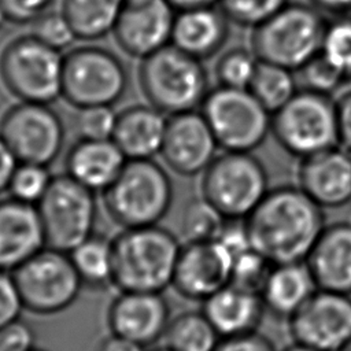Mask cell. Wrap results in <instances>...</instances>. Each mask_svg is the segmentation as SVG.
I'll list each match as a JSON object with an SVG mask.
<instances>
[{"label":"cell","mask_w":351,"mask_h":351,"mask_svg":"<svg viewBox=\"0 0 351 351\" xmlns=\"http://www.w3.org/2000/svg\"><path fill=\"white\" fill-rule=\"evenodd\" d=\"M165 339L174 351H214L221 336L203 311H185L169 322Z\"/></svg>","instance_id":"obj_28"},{"label":"cell","mask_w":351,"mask_h":351,"mask_svg":"<svg viewBox=\"0 0 351 351\" xmlns=\"http://www.w3.org/2000/svg\"><path fill=\"white\" fill-rule=\"evenodd\" d=\"M30 351H37V350H34V348H33V350H30Z\"/></svg>","instance_id":"obj_53"},{"label":"cell","mask_w":351,"mask_h":351,"mask_svg":"<svg viewBox=\"0 0 351 351\" xmlns=\"http://www.w3.org/2000/svg\"><path fill=\"white\" fill-rule=\"evenodd\" d=\"M115 122L117 115L111 107L80 108V114L77 117V130L81 138H111Z\"/></svg>","instance_id":"obj_39"},{"label":"cell","mask_w":351,"mask_h":351,"mask_svg":"<svg viewBox=\"0 0 351 351\" xmlns=\"http://www.w3.org/2000/svg\"><path fill=\"white\" fill-rule=\"evenodd\" d=\"M167 1L177 11L218 5V0H167Z\"/></svg>","instance_id":"obj_48"},{"label":"cell","mask_w":351,"mask_h":351,"mask_svg":"<svg viewBox=\"0 0 351 351\" xmlns=\"http://www.w3.org/2000/svg\"><path fill=\"white\" fill-rule=\"evenodd\" d=\"M269 189L266 167L252 152L223 151L203 171L202 196L225 218L245 219Z\"/></svg>","instance_id":"obj_7"},{"label":"cell","mask_w":351,"mask_h":351,"mask_svg":"<svg viewBox=\"0 0 351 351\" xmlns=\"http://www.w3.org/2000/svg\"><path fill=\"white\" fill-rule=\"evenodd\" d=\"M281 351H319V350L313 348V347L306 346V344H302V343H296V341H293L291 346L285 347V348H284V350H281Z\"/></svg>","instance_id":"obj_49"},{"label":"cell","mask_w":351,"mask_h":351,"mask_svg":"<svg viewBox=\"0 0 351 351\" xmlns=\"http://www.w3.org/2000/svg\"><path fill=\"white\" fill-rule=\"evenodd\" d=\"M203 313L222 337L256 332L266 311L261 293L228 284L203 300Z\"/></svg>","instance_id":"obj_22"},{"label":"cell","mask_w":351,"mask_h":351,"mask_svg":"<svg viewBox=\"0 0 351 351\" xmlns=\"http://www.w3.org/2000/svg\"><path fill=\"white\" fill-rule=\"evenodd\" d=\"M7 19V16H5V14H4V11H3V8H1V5H0V26L3 25V22Z\"/></svg>","instance_id":"obj_51"},{"label":"cell","mask_w":351,"mask_h":351,"mask_svg":"<svg viewBox=\"0 0 351 351\" xmlns=\"http://www.w3.org/2000/svg\"><path fill=\"white\" fill-rule=\"evenodd\" d=\"M299 89L332 96L350 80L337 70L321 52L295 71Z\"/></svg>","instance_id":"obj_34"},{"label":"cell","mask_w":351,"mask_h":351,"mask_svg":"<svg viewBox=\"0 0 351 351\" xmlns=\"http://www.w3.org/2000/svg\"><path fill=\"white\" fill-rule=\"evenodd\" d=\"M202 114L223 151L252 152L271 133V112L250 89L218 85L204 99Z\"/></svg>","instance_id":"obj_9"},{"label":"cell","mask_w":351,"mask_h":351,"mask_svg":"<svg viewBox=\"0 0 351 351\" xmlns=\"http://www.w3.org/2000/svg\"><path fill=\"white\" fill-rule=\"evenodd\" d=\"M271 134L285 152L298 159L337 145L336 100L329 95L299 89L271 114Z\"/></svg>","instance_id":"obj_6"},{"label":"cell","mask_w":351,"mask_h":351,"mask_svg":"<svg viewBox=\"0 0 351 351\" xmlns=\"http://www.w3.org/2000/svg\"><path fill=\"white\" fill-rule=\"evenodd\" d=\"M152 351H174V350H171L170 347H160V348H156V350H152Z\"/></svg>","instance_id":"obj_52"},{"label":"cell","mask_w":351,"mask_h":351,"mask_svg":"<svg viewBox=\"0 0 351 351\" xmlns=\"http://www.w3.org/2000/svg\"><path fill=\"white\" fill-rule=\"evenodd\" d=\"M322 210L298 185L270 188L244 219L251 247L273 265L304 262L325 228Z\"/></svg>","instance_id":"obj_1"},{"label":"cell","mask_w":351,"mask_h":351,"mask_svg":"<svg viewBox=\"0 0 351 351\" xmlns=\"http://www.w3.org/2000/svg\"><path fill=\"white\" fill-rule=\"evenodd\" d=\"M47 247L70 252L93 234L96 202L93 192L69 174L52 177L37 203Z\"/></svg>","instance_id":"obj_11"},{"label":"cell","mask_w":351,"mask_h":351,"mask_svg":"<svg viewBox=\"0 0 351 351\" xmlns=\"http://www.w3.org/2000/svg\"><path fill=\"white\" fill-rule=\"evenodd\" d=\"M125 163L126 156L112 138H80L67 154L66 170L71 178L92 192H104Z\"/></svg>","instance_id":"obj_23"},{"label":"cell","mask_w":351,"mask_h":351,"mask_svg":"<svg viewBox=\"0 0 351 351\" xmlns=\"http://www.w3.org/2000/svg\"><path fill=\"white\" fill-rule=\"evenodd\" d=\"M324 14L348 15L351 14V0H307Z\"/></svg>","instance_id":"obj_47"},{"label":"cell","mask_w":351,"mask_h":351,"mask_svg":"<svg viewBox=\"0 0 351 351\" xmlns=\"http://www.w3.org/2000/svg\"><path fill=\"white\" fill-rule=\"evenodd\" d=\"M97 351H144V347L132 340L111 333L100 341Z\"/></svg>","instance_id":"obj_46"},{"label":"cell","mask_w":351,"mask_h":351,"mask_svg":"<svg viewBox=\"0 0 351 351\" xmlns=\"http://www.w3.org/2000/svg\"><path fill=\"white\" fill-rule=\"evenodd\" d=\"M288 3L289 0H218V7L229 22L254 29Z\"/></svg>","instance_id":"obj_35"},{"label":"cell","mask_w":351,"mask_h":351,"mask_svg":"<svg viewBox=\"0 0 351 351\" xmlns=\"http://www.w3.org/2000/svg\"><path fill=\"white\" fill-rule=\"evenodd\" d=\"M321 53L351 80V15H336L328 21Z\"/></svg>","instance_id":"obj_33"},{"label":"cell","mask_w":351,"mask_h":351,"mask_svg":"<svg viewBox=\"0 0 351 351\" xmlns=\"http://www.w3.org/2000/svg\"><path fill=\"white\" fill-rule=\"evenodd\" d=\"M123 1H129V0H123Z\"/></svg>","instance_id":"obj_54"},{"label":"cell","mask_w":351,"mask_h":351,"mask_svg":"<svg viewBox=\"0 0 351 351\" xmlns=\"http://www.w3.org/2000/svg\"><path fill=\"white\" fill-rule=\"evenodd\" d=\"M180 251L165 228H125L112 240V284L121 291L162 292L173 284Z\"/></svg>","instance_id":"obj_2"},{"label":"cell","mask_w":351,"mask_h":351,"mask_svg":"<svg viewBox=\"0 0 351 351\" xmlns=\"http://www.w3.org/2000/svg\"><path fill=\"white\" fill-rule=\"evenodd\" d=\"M228 36L229 19L219 7H200L176 14L173 45L196 59H207L217 53Z\"/></svg>","instance_id":"obj_24"},{"label":"cell","mask_w":351,"mask_h":351,"mask_svg":"<svg viewBox=\"0 0 351 351\" xmlns=\"http://www.w3.org/2000/svg\"><path fill=\"white\" fill-rule=\"evenodd\" d=\"M33 348V332L19 319L0 332V351H30Z\"/></svg>","instance_id":"obj_43"},{"label":"cell","mask_w":351,"mask_h":351,"mask_svg":"<svg viewBox=\"0 0 351 351\" xmlns=\"http://www.w3.org/2000/svg\"><path fill=\"white\" fill-rule=\"evenodd\" d=\"M167 119L156 107L132 106L117 115L114 143L129 159H151L160 152Z\"/></svg>","instance_id":"obj_25"},{"label":"cell","mask_w":351,"mask_h":351,"mask_svg":"<svg viewBox=\"0 0 351 351\" xmlns=\"http://www.w3.org/2000/svg\"><path fill=\"white\" fill-rule=\"evenodd\" d=\"M44 44L62 51L77 38L63 12H45L33 22V33Z\"/></svg>","instance_id":"obj_38"},{"label":"cell","mask_w":351,"mask_h":351,"mask_svg":"<svg viewBox=\"0 0 351 351\" xmlns=\"http://www.w3.org/2000/svg\"><path fill=\"white\" fill-rule=\"evenodd\" d=\"M218 143L204 115L188 111L167 119L160 154L166 165L178 174L203 173L217 156Z\"/></svg>","instance_id":"obj_17"},{"label":"cell","mask_w":351,"mask_h":351,"mask_svg":"<svg viewBox=\"0 0 351 351\" xmlns=\"http://www.w3.org/2000/svg\"><path fill=\"white\" fill-rule=\"evenodd\" d=\"M0 136L18 162L48 166L63 148L64 125L48 104L21 101L3 114Z\"/></svg>","instance_id":"obj_13"},{"label":"cell","mask_w":351,"mask_h":351,"mask_svg":"<svg viewBox=\"0 0 351 351\" xmlns=\"http://www.w3.org/2000/svg\"><path fill=\"white\" fill-rule=\"evenodd\" d=\"M25 308L12 274L0 270V332L19 319Z\"/></svg>","instance_id":"obj_40"},{"label":"cell","mask_w":351,"mask_h":351,"mask_svg":"<svg viewBox=\"0 0 351 351\" xmlns=\"http://www.w3.org/2000/svg\"><path fill=\"white\" fill-rule=\"evenodd\" d=\"M44 247L37 204L12 196L0 200V270H15Z\"/></svg>","instance_id":"obj_20"},{"label":"cell","mask_w":351,"mask_h":351,"mask_svg":"<svg viewBox=\"0 0 351 351\" xmlns=\"http://www.w3.org/2000/svg\"><path fill=\"white\" fill-rule=\"evenodd\" d=\"M248 89L273 114L293 97L299 84L293 70L259 60Z\"/></svg>","instance_id":"obj_30"},{"label":"cell","mask_w":351,"mask_h":351,"mask_svg":"<svg viewBox=\"0 0 351 351\" xmlns=\"http://www.w3.org/2000/svg\"><path fill=\"white\" fill-rule=\"evenodd\" d=\"M226 218L203 196L188 202L182 210L180 228L188 243L217 240Z\"/></svg>","instance_id":"obj_31"},{"label":"cell","mask_w":351,"mask_h":351,"mask_svg":"<svg viewBox=\"0 0 351 351\" xmlns=\"http://www.w3.org/2000/svg\"><path fill=\"white\" fill-rule=\"evenodd\" d=\"M233 255L218 240L195 241L181 247L173 285L185 298L206 300L230 284Z\"/></svg>","instance_id":"obj_15"},{"label":"cell","mask_w":351,"mask_h":351,"mask_svg":"<svg viewBox=\"0 0 351 351\" xmlns=\"http://www.w3.org/2000/svg\"><path fill=\"white\" fill-rule=\"evenodd\" d=\"M296 343L340 351L351 337V295L317 289L288 319Z\"/></svg>","instance_id":"obj_14"},{"label":"cell","mask_w":351,"mask_h":351,"mask_svg":"<svg viewBox=\"0 0 351 351\" xmlns=\"http://www.w3.org/2000/svg\"><path fill=\"white\" fill-rule=\"evenodd\" d=\"M16 166L18 159L0 136V193L8 189Z\"/></svg>","instance_id":"obj_45"},{"label":"cell","mask_w":351,"mask_h":351,"mask_svg":"<svg viewBox=\"0 0 351 351\" xmlns=\"http://www.w3.org/2000/svg\"><path fill=\"white\" fill-rule=\"evenodd\" d=\"M12 277L25 308L55 314L67 308L84 284L69 252L44 247L15 270Z\"/></svg>","instance_id":"obj_12"},{"label":"cell","mask_w":351,"mask_h":351,"mask_svg":"<svg viewBox=\"0 0 351 351\" xmlns=\"http://www.w3.org/2000/svg\"><path fill=\"white\" fill-rule=\"evenodd\" d=\"M128 84L125 64L106 48L78 47L63 58L62 95L77 108L112 107L123 97Z\"/></svg>","instance_id":"obj_10"},{"label":"cell","mask_w":351,"mask_h":351,"mask_svg":"<svg viewBox=\"0 0 351 351\" xmlns=\"http://www.w3.org/2000/svg\"><path fill=\"white\" fill-rule=\"evenodd\" d=\"M304 262L318 289L351 295V223L325 225Z\"/></svg>","instance_id":"obj_21"},{"label":"cell","mask_w":351,"mask_h":351,"mask_svg":"<svg viewBox=\"0 0 351 351\" xmlns=\"http://www.w3.org/2000/svg\"><path fill=\"white\" fill-rule=\"evenodd\" d=\"M52 0H0L7 19L15 23L34 22L47 12Z\"/></svg>","instance_id":"obj_41"},{"label":"cell","mask_w":351,"mask_h":351,"mask_svg":"<svg viewBox=\"0 0 351 351\" xmlns=\"http://www.w3.org/2000/svg\"><path fill=\"white\" fill-rule=\"evenodd\" d=\"M271 267L273 263L270 261L250 248L234 258L230 282L243 289L261 293Z\"/></svg>","instance_id":"obj_37"},{"label":"cell","mask_w":351,"mask_h":351,"mask_svg":"<svg viewBox=\"0 0 351 351\" xmlns=\"http://www.w3.org/2000/svg\"><path fill=\"white\" fill-rule=\"evenodd\" d=\"M258 66L259 59L252 49L236 47L221 55L215 66V75L221 86L248 89Z\"/></svg>","instance_id":"obj_32"},{"label":"cell","mask_w":351,"mask_h":351,"mask_svg":"<svg viewBox=\"0 0 351 351\" xmlns=\"http://www.w3.org/2000/svg\"><path fill=\"white\" fill-rule=\"evenodd\" d=\"M123 0H63L62 12L77 38L97 40L114 32Z\"/></svg>","instance_id":"obj_27"},{"label":"cell","mask_w":351,"mask_h":351,"mask_svg":"<svg viewBox=\"0 0 351 351\" xmlns=\"http://www.w3.org/2000/svg\"><path fill=\"white\" fill-rule=\"evenodd\" d=\"M174 11L167 0L125 1L114 27L119 47L143 59L166 47L171 40Z\"/></svg>","instance_id":"obj_16"},{"label":"cell","mask_w":351,"mask_h":351,"mask_svg":"<svg viewBox=\"0 0 351 351\" xmlns=\"http://www.w3.org/2000/svg\"><path fill=\"white\" fill-rule=\"evenodd\" d=\"M318 289L306 262L273 265L261 291L266 311L289 319Z\"/></svg>","instance_id":"obj_26"},{"label":"cell","mask_w":351,"mask_h":351,"mask_svg":"<svg viewBox=\"0 0 351 351\" xmlns=\"http://www.w3.org/2000/svg\"><path fill=\"white\" fill-rule=\"evenodd\" d=\"M169 315L162 292L122 291L110 304L107 319L111 333L144 347L165 336Z\"/></svg>","instance_id":"obj_19"},{"label":"cell","mask_w":351,"mask_h":351,"mask_svg":"<svg viewBox=\"0 0 351 351\" xmlns=\"http://www.w3.org/2000/svg\"><path fill=\"white\" fill-rule=\"evenodd\" d=\"M60 51L33 34L11 40L0 53V80L22 101L49 104L62 95Z\"/></svg>","instance_id":"obj_8"},{"label":"cell","mask_w":351,"mask_h":351,"mask_svg":"<svg viewBox=\"0 0 351 351\" xmlns=\"http://www.w3.org/2000/svg\"><path fill=\"white\" fill-rule=\"evenodd\" d=\"M326 23L308 1H289L252 29L251 49L262 62L296 71L321 52Z\"/></svg>","instance_id":"obj_3"},{"label":"cell","mask_w":351,"mask_h":351,"mask_svg":"<svg viewBox=\"0 0 351 351\" xmlns=\"http://www.w3.org/2000/svg\"><path fill=\"white\" fill-rule=\"evenodd\" d=\"M69 255L84 284L92 287L112 284V240L93 233Z\"/></svg>","instance_id":"obj_29"},{"label":"cell","mask_w":351,"mask_h":351,"mask_svg":"<svg viewBox=\"0 0 351 351\" xmlns=\"http://www.w3.org/2000/svg\"><path fill=\"white\" fill-rule=\"evenodd\" d=\"M52 177L47 166L34 163H21L16 166L8 191L11 196L32 204H37L47 192Z\"/></svg>","instance_id":"obj_36"},{"label":"cell","mask_w":351,"mask_h":351,"mask_svg":"<svg viewBox=\"0 0 351 351\" xmlns=\"http://www.w3.org/2000/svg\"><path fill=\"white\" fill-rule=\"evenodd\" d=\"M339 145L351 152V89L343 90L336 99Z\"/></svg>","instance_id":"obj_44"},{"label":"cell","mask_w":351,"mask_h":351,"mask_svg":"<svg viewBox=\"0 0 351 351\" xmlns=\"http://www.w3.org/2000/svg\"><path fill=\"white\" fill-rule=\"evenodd\" d=\"M140 85L151 104L170 115L195 111L210 92L200 59L173 44L143 59Z\"/></svg>","instance_id":"obj_4"},{"label":"cell","mask_w":351,"mask_h":351,"mask_svg":"<svg viewBox=\"0 0 351 351\" xmlns=\"http://www.w3.org/2000/svg\"><path fill=\"white\" fill-rule=\"evenodd\" d=\"M173 202V184L152 159H129L104 191V204L123 228L156 225Z\"/></svg>","instance_id":"obj_5"},{"label":"cell","mask_w":351,"mask_h":351,"mask_svg":"<svg viewBox=\"0 0 351 351\" xmlns=\"http://www.w3.org/2000/svg\"><path fill=\"white\" fill-rule=\"evenodd\" d=\"M298 186L322 208L351 202V152L335 145L299 159Z\"/></svg>","instance_id":"obj_18"},{"label":"cell","mask_w":351,"mask_h":351,"mask_svg":"<svg viewBox=\"0 0 351 351\" xmlns=\"http://www.w3.org/2000/svg\"><path fill=\"white\" fill-rule=\"evenodd\" d=\"M214 351H277L274 344L265 336L254 332L240 336L222 337Z\"/></svg>","instance_id":"obj_42"},{"label":"cell","mask_w":351,"mask_h":351,"mask_svg":"<svg viewBox=\"0 0 351 351\" xmlns=\"http://www.w3.org/2000/svg\"><path fill=\"white\" fill-rule=\"evenodd\" d=\"M340 351H351V337H350V340L343 346V348H341Z\"/></svg>","instance_id":"obj_50"}]
</instances>
